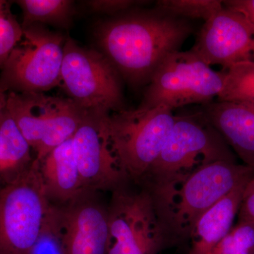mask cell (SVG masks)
<instances>
[{
  "instance_id": "1",
  "label": "cell",
  "mask_w": 254,
  "mask_h": 254,
  "mask_svg": "<svg viewBox=\"0 0 254 254\" xmlns=\"http://www.w3.org/2000/svg\"><path fill=\"white\" fill-rule=\"evenodd\" d=\"M184 18L153 11H127L100 23L95 32L101 53L129 84H148L163 60L191 33Z\"/></svg>"
},
{
  "instance_id": "2",
  "label": "cell",
  "mask_w": 254,
  "mask_h": 254,
  "mask_svg": "<svg viewBox=\"0 0 254 254\" xmlns=\"http://www.w3.org/2000/svg\"><path fill=\"white\" fill-rule=\"evenodd\" d=\"M245 164L220 160L171 185L146 189L173 243L189 240L195 224L219 200L253 176Z\"/></svg>"
},
{
  "instance_id": "3",
  "label": "cell",
  "mask_w": 254,
  "mask_h": 254,
  "mask_svg": "<svg viewBox=\"0 0 254 254\" xmlns=\"http://www.w3.org/2000/svg\"><path fill=\"white\" fill-rule=\"evenodd\" d=\"M220 160L236 158L203 112L176 115L163 149L139 185L149 190L177 183Z\"/></svg>"
},
{
  "instance_id": "4",
  "label": "cell",
  "mask_w": 254,
  "mask_h": 254,
  "mask_svg": "<svg viewBox=\"0 0 254 254\" xmlns=\"http://www.w3.org/2000/svg\"><path fill=\"white\" fill-rule=\"evenodd\" d=\"M176 115L165 106L123 110L105 115L108 144L128 180L141 185L163 149Z\"/></svg>"
},
{
  "instance_id": "5",
  "label": "cell",
  "mask_w": 254,
  "mask_h": 254,
  "mask_svg": "<svg viewBox=\"0 0 254 254\" xmlns=\"http://www.w3.org/2000/svg\"><path fill=\"white\" fill-rule=\"evenodd\" d=\"M23 31L1 69L0 92L45 93L61 86L64 37L39 23Z\"/></svg>"
},
{
  "instance_id": "6",
  "label": "cell",
  "mask_w": 254,
  "mask_h": 254,
  "mask_svg": "<svg viewBox=\"0 0 254 254\" xmlns=\"http://www.w3.org/2000/svg\"><path fill=\"white\" fill-rule=\"evenodd\" d=\"M6 110L41 162L71 139L84 115L70 98L44 93H7Z\"/></svg>"
},
{
  "instance_id": "7",
  "label": "cell",
  "mask_w": 254,
  "mask_h": 254,
  "mask_svg": "<svg viewBox=\"0 0 254 254\" xmlns=\"http://www.w3.org/2000/svg\"><path fill=\"white\" fill-rule=\"evenodd\" d=\"M225 71H214L190 50L175 52L155 70L138 108L165 106L174 110L207 104L221 93Z\"/></svg>"
},
{
  "instance_id": "8",
  "label": "cell",
  "mask_w": 254,
  "mask_h": 254,
  "mask_svg": "<svg viewBox=\"0 0 254 254\" xmlns=\"http://www.w3.org/2000/svg\"><path fill=\"white\" fill-rule=\"evenodd\" d=\"M120 76L101 52L83 48L71 37L66 38L60 88L81 109L105 113L125 110Z\"/></svg>"
},
{
  "instance_id": "9",
  "label": "cell",
  "mask_w": 254,
  "mask_h": 254,
  "mask_svg": "<svg viewBox=\"0 0 254 254\" xmlns=\"http://www.w3.org/2000/svg\"><path fill=\"white\" fill-rule=\"evenodd\" d=\"M131 182L111 192L108 254H158L171 243L151 194Z\"/></svg>"
},
{
  "instance_id": "10",
  "label": "cell",
  "mask_w": 254,
  "mask_h": 254,
  "mask_svg": "<svg viewBox=\"0 0 254 254\" xmlns=\"http://www.w3.org/2000/svg\"><path fill=\"white\" fill-rule=\"evenodd\" d=\"M50 204L35 159L26 175L0 190V254H31Z\"/></svg>"
},
{
  "instance_id": "11",
  "label": "cell",
  "mask_w": 254,
  "mask_h": 254,
  "mask_svg": "<svg viewBox=\"0 0 254 254\" xmlns=\"http://www.w3.org/2000/svg\"><path fill=\"white\" fill-rule=\"evenodd\" d=\"M85 110L71 142L83 190L110 191L131 182L120 168L108 144L105 115Z\"/></svg>"
},
{
  "instance_id": "12",
  "label": "cell",
  "mask_w": 254,
  "mask_h": 254,
  "mask_svg": "<svg viewBox=\"0 0 254 254\" xmlns=\"http://www.w3.org/2000/svg\"><path fill=\"white\" fill-rule=\"evenodd\" d=\"M190 50L209 66L220 65L224 70L254 63V25L242 13L223 6L205 21Z\"/></svg>"
},
{
  "instance_id": "13",
  "label": "cell",
  "mask_w": 254,
  "mask_h": 254,
  "mask_svg": "<svg viewBox=\"0 0 254 254\" xmlns=\"http://www.w3.org/2000/svg\"><path fill=\"white\" fill-rule=\"evenodd\" d=\"M100 193L83 190L60 205L66 254H108V203L103 201Z\"/></svg>"
},
{
  "instance_id": "14",
  "label": "cell",
  "mask_w": 254,
  "mask_h": 254,
  "mask_svg": "<svg viewBox=\"0 0 254 254\" xmlns=\"http://www.w3.org/2000/svg\"><path fill=\"white\" fill-rule=\"evenodd\" d=\"M203 113L245 165L254 170V105L218 100L205 104Z\"/></svg>"
},
{
  "instance_id": "15",
  "label": "cell",
  "mask_w": 254,
  "mask_h": 254,
  "mask_svg": "<svg viewBox=\"0 0 254 254\" xmlns=\"http://www.w3.org/2000/svg\"><path fill=\"white\" fill-rule=\"evenodd\" d=\"M71 138L38 162L45 194L52 204H66L84 190L73 155Z\"/></svg>"
},
{
  "instance_id": "16",
  "label": "cell",
  "mask_w": 254,
  "mask_h": 254,
  "mask_svg": "<svg viewBox=\"0 0 254 254\" xmlns=\"http://www.w3.org/2000/svg\"><path fill=\"white\" fill-rule=\"evenodd\" d=\"M250 179L219 200L198 219L189 239L191 241V247L188 254H210L230 231Z\"/></svg>"
},
{
  "instance_id": "17",
  "label": "cell",
  "mask_w": 254,
  "mask_h": 254,
  "mask_svg": "<svg viewBox=\"0 0 254 254\" xmlns=\"http://www.w3.org/2000/svg\"><path fill=\"white\" fill-rule=\"evenodd\" d=\"M7 110L0 115V188L22 178L31 170L35 156Z\"/></svg>"
},
{
  "instance_id": "18",
  "label": "cell",
  "mask_w": 254,
  "mask_h": 254,
  "mask_svg": "<svg viewBox=\"0 0 254 254\" xmlns=\"http://www.w3.org/2000/svg\"><path fill=\"white\" fill-rule=\"evenodd\" d=\"M23 13L22 28L31 25H54L68 28L74 14V3L69 0H18Z\"/></svg>"
},
{
  "instance_id": "19",
  "label": "cell",
  "mask_w": 254,
  "mask_h": 254,
  "mask_svg": "<svg viewBox=\"0 0 254 254\" xmlns=\"http://www.w3.org/2000/svg\"><path fill=\"white\" fill-rule=\"evenodd\" d=\"M224 71V86L218 101L254 105V63L240 64Z\"/></svg>"
},
{
  "instance_id": "20",
  "label": "cell",
  "mask_w": 254,
  "mask_h": 254,
  "mask_svg": "<svg viewBox=\"0 0 254 254\" xmlns=\"http://www.w3.org/2000/svg\"><path fill=\"white\" fill-rule=\"evenodd\" d=\"M31 254H66L60 205L50 203Z\"/></svg>"
},
{
  "instance_id": "21",
  "label": "cell",
  "mask_w": 254,
  "mask_h": 254,
  "mask_svg": "<svg viewBox=\"0 0 254 254\" xmlns=\"http://www.w3.org/2000/svg\"><path fill=\"white\" fill-rule=\"evenodd\" d=\"M218 0H159L155 9L178 18L208 21L223 8Z\"/></svg>"
},
{
  "instance_id": "22",
  "label": "cell",
  "mask_w": 254,
  "mask_h": 254,
  "mask_svg": "<svg viewBox=\"0 0 254 254\" xmlns=\"http://www.w3.org/2000/svg\"><path fill=\"white\" fill-rule=\"evenodd\" d=\"M210 254H254V222H238Z\"/></svg>"
},
{
  "instance_id": "23",
  "label": "cell",
  "mask_w": 254,
  "mask_h": 254,
  "mask_svg": "<svg viewBox=\"0 0 254 254\" xmlns=\"http://www.w3.org/2000/svg\"><path fill=\"white\" fill-rule=\"evenodd\" d=\"M11 2L0 0V69L23 38V28L11 11Z\"/></svg>"
},
{
  "instance_id": "24",
  "label": "cell",
  "mask_w": 254,
  "mask_h": 254,
  "mask_svg": "<svg viewBox=\"0 0 254 254\" xmlns=\"http://www.w3.org/2000/svg\"><path fill=\"white\" fill-rule=\"evenodd\" d=\"M141 1L133 0H91L86 1L88 9L95 13L120 15L133 9Z\"/></svg>"
},
{
  "instance_id": "25",
  "label": "cell",
  "mask_w": 254,
  "mask_h": 254,
  "mask_svg": "<svg viewBox=\"0 0 254 254\" xmlns=\"http://www.w3.org/2000/svg\"><path fill=\"white\" fill-rule=\"evenodd\" d=\"M237 215L238 222H254V174L246 185Z\"/></svg>"
},
{
  "instance_id": "26",
  "label": "cell",
  "mask_w": 254,
  "mask_h": 254,
  "mask_svg": "<svg viewBox=\"0 0 254 254\" xmlns=\"http://www.w3.org/2000/svg\"><path fill=\"white\" fill-rule=\"evenodd\" d=\"M224 6L245 15L254 25V0H229L222 1Z\"/></svg>"
},
{
  "instance_id": "27",
  "label": "cell",
  "mask_w": 254,
  "mask_h": 254,
  "mask_svg": "<svg viewBox=\"0 0 254 254\" xmlns=\"http://www.w3.org/2000/svg\"><path fill=\"white\" fill-rule=\"evenodd\" d=\"M6 98H7V93L0 92V115L6 110Z\"/></svg>"
},
{
  "instance_id": "28",
  "label": "cell",
  "mask_w": 254,
  "mask_h": 254,
  "mask_svg": "<svg viewBox=\"0 0 254 254\" xmlns=\"http://www.w3.org/2000/svg\"><path fill=\"white\" fill-rule=\"evenodd\" d=\"M1 190V188H0V190Z\"/></svg>"
}]
</instances>
